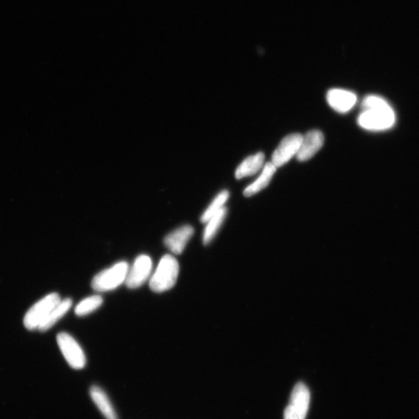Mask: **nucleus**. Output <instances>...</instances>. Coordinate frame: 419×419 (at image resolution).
I'll return each instance as SVG.
<instances>
[{"label":"nucleus","instance_id":"17","mask_svg":"<svg viewBox=\"0 0 419 419\" xmlns=\"http://www.w3.org/2000/svg\"><path fill=\"white\" fill-rule=\"evenodd\" d=\"M103 302V298L100 296H93L85 298L76 307V314L80 317L87 316L99 309Z\"/></svg>","mask_w":419,"mask_h":419},{"label":"nucleus","instance_id":"8","mask_svg":"<svg viewBox=\"0 0 419 419\" xmlns=\"http://www.w3.org/2000/svg\"><path fill=\"white\" fill-rule=\"evenodd\" d=\"M325 142L324 135L320 130H312L303 136L297 159L300 162H306L312 158L323 148Z\"/></svg>","mask_w":419,"mask_h":419},{"label":"nucleus","instance_id":"10","mask_svg":"<svg viewBox=\"0 0 419 419\" xmlns=\"http://www.w3.org/2000/svg\"><path fill=\"white\" fill-rule=\"evenodd\" d=\"M194 233V229L192 226L183 225L166 235L164 244L172 253L180 255L185 251Z\"/></svg>","mask_w":419,"mask_h":419},{"label":"nucleus","instance_id":"19","mask_svg":"<svg viewBox=\"0 0 419 419\" xmlns=\"http://www.w3.org/2000/svg\"><path fill=\"white\" fill-rule=\"evenodd\" d=\"M284 419H299L296 410H294L289 404L285 409L284 411Z\"/></svg>","mask_w":419,"mask_h":419},{"label":"nucleus","instance_id":"11","mask_svg":"<svg viewBox=\"0 0 419 419\" xmlns=\"http://www.w3.org/2000/svg\"><path fill=\"white\" fill-rule=\"evenodd\" d=\"M310 404V392L303 383H298L294 387L290 405L296 410L299 419H305Z\"/></svg>","mask_w":419,"mask_h":419},{"label":"nucleus","instance_id":"2","mask_svg":"<svg viewBox=\"0 0 419 419\" xmlns=\"http://www.w3.org/2000/svg\"><path fill=\"white\" fill-rule=\"evenodd\" d=\"M180 273L178 259L172 255H165L150 277L151 290L155 293L167 291L175 286Z\"/></svg>","mask_w":419,"mask_h":419},{"label":"nucleus","instance_id":"5","mask_svg":"<svg viewBox=\"0 0 419 419\" xmlns=\"http://www.w3.org/2000/svg\"><path fill=\"white\" fill-rule=\"evenodd\" d=\"M58 346L71 368L80 370L86 366L87 359L82 347L68 333L62 332L57 336Z\"/></svg>","mask_w":419,"mask_h":419},{"label":"nucleus","instance_id":"1","mask_svg":"<svg viewBox=\"0 0 419 419\" xmlns=\"http://www.w3.org/2000/svg\"><path fill=\"white\" fill-rule=\"evenodd\" d=\"M363 112L357 122L360 127L368 130H385L395 126L396 116L394 110L384 98L370 95L362 103Z\"/></svg>","mask_w":419,"mask_h":419},{"label":"nucleus","instance_id":"18","mask_svg":"<svg viewBox=\"0 0 419 419\" xmlns=\"http://www.w3.org/2000/svg\"><path fill=\"white\" fill-rule=\"evenodd\" d=\"M229 192L228 191H221L212 201V204L205 210L204 214H202L200 221L202 223L206 222L217 214L221 210L225 207L227 200L229 198Z\"/></svg>","mask_w":419,"mask_h":419},{"label":"nucleus","instance_id":"16","mask_svg":"<svg viewBox=\"0 0 419 419\" xmlns=\"http://www.w3.org/2000/svg\"><path fill=\"white\" fill-rule=\"evenodd\" d=\"M227 215V208L225 207L217 214L212 216L205 224H207L204 234H203V243L208 245L217 234Z\"/></svg>","mask_w":419,"mask_h":419},{"label":"nucleus","instance_id":"3","mask_svg":"<svg viewBox=\"0 0 419 419\" xmlns=\"http://www.w3.org/2000/svg\"><path fill=\"white\" fill-rule=\"evenodd\" d=\"M129 265L126 261L119 262L108 269L96 274L92 280V287L97 292H108L126 283Z\"/></svg>","mask_w":419,"mask_h":419},{"label":"nucleus","instance_id":"6","mask_svg":"<svg viewBox=\"0 0 419 419\" xmlns=\"http://www.w3.org/2000/svg\"><path fill=\"white\" fill-rule=\"evenodd\" d=\"M153 261L147 255L137 257L132 266L129 267L126 280L130 289H136L142 286L152 276Z\"/></svg>","mask_w":419,"mask_h":419},{"label":"nucleus","instance_id":"4","mask_svg":"<svg viewBox=\"0 0 419 419\" xmlns=\"http://www.w3.org/2000/svg\"><path fill=\"white\" fill-rule=\"evenodd\" d=\"M61 300L60 296L56 293H52L39 300L26 314L24 324L29 330L39 328L43 320L52 309Z\"/></svg>","mask_w":419,"mask_h":419},{"label":"nucleus","instance_id":"13","mask_svg":"<svg viewBox=\"0 0 419 419\" xmlns=\"http://www.w3.org/2000/svg\"><path fill=\"white\" fill-rule=\"evenodd\" d=\"M277 167L275 166L271 162H267L263 168L259 178L254 181L252 185L248 186L243 192L244 196L246 198H250L255 194H258L259 191H263L268 185L273 178L275 173L277 172Z\"/></svg>","mask_w":419,"mask_h":419},{"label":"nucleus","instance_id":"7","mask_svg":"<svg viewBox=\"0 0 419 419\" xmlns=\"http://www.w3.org/2000/svg\"><path fill=\"white\" fill-rule=\"evenodd\" d=\"M303 141V135L294 133L287 135L281 141L272 155L273 164L277 168L283 166L293 156H296Z\"/></svg>","mask_w":419,"mask_h":419},{"label":"nucleus","instance_id":"15","mask_svg":"<svg viewBox=\"0 0 419 419\" xmlns=\"http://www.w3.org/2000/svg\"><path fill=\"white\" fill-rule=\"evenodd\" d=\"M90 396L105 418L107 419H119L108 395L101 388L93 386L90 388Z\"/></svg>","mask_w":419,"mask_h":419},{"label":"nucleus","instance_id":"12","mask_svg":"<svg viewBox=\"0 0 419 419\" xmlns=\"http://www.w3.org/2000/svg\"><path fill=\"white\" fill-rule=\"evenodd\" d=\"M265 155L263 153L248 156L238 166L235 171V178L238 180L257 174L264 166Z\"/></svg>","mask_w":419,"mask_h":419},{"label":"nucleus","instance_id":"9","mask_svg":"<svg viewBox=\"0 0 419 419\" xmlns=\"http://www.w3.org/2000/svg\"><path fill=\"white\" fill-rule=\"evenodd\" d=\"M330 106L339 113H347L355 106L357 95L352 92L341 89H332L326 96Z\"/></svg>","mask_w":419,"mask_h":419},{"label":"nucleus","instance_id":"14","mask_svg":"<svg viewBox=\"0 0 419 419\" xmlns=\"http://www.w3.org/2000/svg\"><path fill=\"white\" fill-rule=\"evenodd\" d=\"M73 301L70 298L61 300L51 310L48 316L45 318L38 330L42 332L48 331L60 320L71 309Z\"/></svg>","mask_w":419,"mask_h":419}]
</instances>
